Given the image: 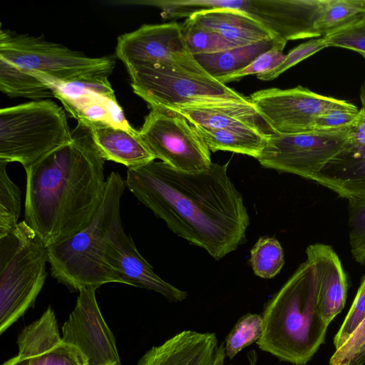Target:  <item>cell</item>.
<instances>
[{
	"mask_svg": "<svg viewBox=\"0 0 365 365\" xmlns=\"http://www.w3.org/2000/svg\"><path fill=\"white\" fill-rule=\"evenodd\" d=\"M125 183L170 230L215 259L247 240L249 215L227 165L188 173L153 160L128 168Z\"/></svg>",
	"mask_w": 365,
	"mask_h": 365,
	"instance_id": "6da1fadb",
	"label": "cell"
},
{
	"mask_svg": "<svg viewBox=\"0 0 365 365\" xmlns=\"http://www.w3.org/2000/svg\"><path fill=\"white\" fill-rule=\"evenodd\" d=\"M70 143L25 168L24 217L46 247L93 220L106 187L104 160L88 125L78 122Z\"/></svg>",
	"mask_w": 365,
	"mask_h": 365,
	"instance_id": "7a4b0ae2",
	"label": "cell"
},
{
	"mask_svg": "<svg viewBox=\"0 0 365 365\" xmlns=\"http://www.w3.org/2000/svg\"><path fill=\"white\" fill-rule=\"evenodd\" d=\"M262 317L263 332L256 342L261 350L294 365L312 359L329 326L319 312L315 274L308 261L267 301Z\"/></svg>",
	"mask_w": 365,
	"mask_h": 365,
	"instance_id": "3957f363",
	"label": "cell"
},
{
	"mask_svg": "<svg viewBox=\"0 0 365 365\" xmlns=\"http://www.w3.org/2000/svg\"><path fill=\"white\" fill-rule=\"evenodd\" d=\"M125 180L117 172L106 178L102 204L88 226L71 237L47 247L52 277L68 288L79 291L107 283H122L104 259L106 245L122 227L120 199Z\"/></svg>",
	"mask_w": 365,
	"mask_h": 365,
	"instance_id": "277c9868",
	"label": "cell"
},
{
	"mask_svg": "<svg viewBox=\"0 0 365 365\" xmlns=\"http://www.w3.org/2000/svg\"><path fill=\"white\" fill-rule=\"evenodd\" d=\"M47 247L36 232L21 221L0 239V334L31 307L46 279Z\"/></svg>",
	"mask_w": 365,
	"mask_h": 365,
	"instance_id": "5b68a950",
	"label": "cell"
},
{
	"mask_svg": "<svg viewBox=\"0 0 365 365\" xmlns=\"http://www.w3.org/2000/svg\"><path fill=\"white\" fill-rule=\"evenodd\" d=\"M65 111L50 99L0 110V161L26 168L70 143Z\"/></svg>",
	"mask_w": 365,
	"mask_h": 365,
	"instance_id": "8992f818",
	"label": "cell"
},
{
	"mask_svg": "<svg viewBox=\"0 0 365 365\" xmlns=\"http://www.w3.org/2000/svg\"><path fill=\"white\" fill-rule=\"evenodd\" d=\"M126 68L133 92L150 108L207 105L222 101H250L249 98L206 73L161 65H140Z\"/></svg>",
	"mask_w": 365,
	"mask_h": 365,
	"instance_id": "52a82bcc",
	"label": "cell"
},
{
	"mask_svg": "<svg viewBox=\"0 0 365 365\" xmlns=\"http://www.w3.org/2000/svg\"><path fill=\"white\" fill-rule=\"evenodd\" d=\"M0 57L19 68L61 81L107 77L114 70L112 56L90 57L41 37L0 31Z\"/></svg>",
	"mask_w": 365,
	"mask_h": 365,
	"instance_id": "ba28073f",
	"label": "cell"
},
{
	"mask_svg": "<svg viewBox=\"0 0 365 365\" xmlns=\"http://www.w3.org/2000/svg\"><path fill=\"white\" fill-rule=\"evenodd\" d=\"M355 128L295 134L273 132L268 134L257 160L264 168L313 181L342 150Z\"/></svg>",
	"mask_w": 365,
	"mask_h": 365,
	"instance_id": "9c48e42d",
	"label": "cell"
},
{
	"mask_svg": "<svg viewBox=\"0 0 365 365\" xmlns=\"http://www.w3.org/2000/svg\"><path fill=\"white\" fill-rule=\"evenodd\" d=\"M139 133L155 159L176 170L198 173L212 164L210 150L195 127L174 110L151 108Z\"/></svg>",
	"mask_w": 365,
	"mask_h": 365,
	"instance_id": "30bf717a",
	"label": "cell"
},
{
	"mask_svg": "<svg viewBox=\"0 0 365 365\" xmlns=\"http://www.w3.org/2000/svg\"><path fill=\"white\" fill-rule=\"evenodd\" d=\"M257 111L274 133L295 134L314 130L315 121L323 113L355 105L318 94L302 86L257 91L250 96Z\"/></svg>",
	"mask_w": 365,
	"mask_h": 365,
	"instance_id": "8fae6325",
	"label": "cell"
},
{
	"mask_svg": "<svg viewBox=\"0 0 365 365\" xmlns=\"http://www.w3.org/2000/svg\"><path fill=\"white\" fill-rule=\"evenodd\" d=\"M115 55L125 67L161 65L206 73L189 52L177 22L143 24L119 36Z\"/></svg>",
	"mask_w": 365,
	"mask_h": 365,
	"instance_id": "7c38bea8",
	"label": "cell"
},
{
	"mask_svg": "<svg viewBox=\"0 0 365 365\" xmlns=\"http://www.w3.org/2000/svg\"><path fill=\"white\" fill-rule=\"evenodd\" d=\"M31 72L48 86L69 115L78 122L89 127L108 125L138 131L125 118L107 77L61 81Z\"/></svg>",
	"mask_w": 365,
	"mask_h": 365,
	"instance_id": "4fadbf2b",
	"label": "cell"
},
{
	"mask_svg": "<svg viewBox=\"0 0 365 365\" xmlns=\"http://www.w3.org/2000/svg\"><path fill=\"white\" fill-rule=\"evenodd\" d=\"M97 289L86 287L78 291L74 309L62 326V340L78 349L87 365H121L114 335L96 300Z\"/></svg>",
	"mask_w": 365,
	"mask_h": 365,
	"instance_id": "5bb4252c",
	"label": "cell"
},
{
	"mask_svg": "<svg viewBox=\"0 0 365 365\" xmlns=\"http://www.w3.org/2000/svg\"><path fill=\"white\" fill-rule=\"evenodd\" d=\"M16 355L1 365H87L81 351L63 341L51 307L18 336Z\"/></svg>",
	"mask_w": 365,
	"mask_h": 365,
	"instance_id": "9a60e30c",
	"label": "cell"
},
{
	"mask_svg": "<svg viewBox=\"0 0 365 365\" xmlns=\"http://www.w3.org/2000/svg\"><path fill=\"white\" fill-rule=\"evenodd\" d=\"M250 365H257V354H247ZM225 342L215 333L184 330L163 344L151 347L137 365H234L225 362Z\"/></svg>",
	"mask_w": 365,
	"mask_h": 365,
	"instance_id": "2e32d148",
	"label": "cell"
},
{
	"mask_svg": "<svg viewBox=\"0 0 365 365\" xmlns=\"http://www.w3.org/2000/svg\"><path fill=\"white\" fill-rule=\"evenodd\" d=\"M104 259L123 284L153 290L169 302H180L187 293L164 281L153 271L150 264L140 255L131 237L123 226L108 242Z\"/></svg>",
	"mask_w": 365,
	"mask_h": 365,
	"instance_id": "e0dca14e",
	"label": "cell"
},
{
	"mask_svg": "<svg viewBox=\"0 0 365 365\" xmlns=\"http://www.w3.org/2000/svg\"><path fill=\"white\" fill-rule=\"evenodd\" d=\"M313 181L341 197L365 199V122L354 128L342 150Z\"/></svg>",
	"mask_w": 365,
	"mask_h": 365,
	"instance_id": "ac0fdd59",
	"label": "cell"
},
{
	"mask_svg": "<svg viewBox=\"0 0 365 365\" xmlns=\"http://www.w3.org/2000/svg\"><path fill=\"white\" fill-rule=\"evenodd\" d=\"M306 257L315 274L319 312L329 326L346 304V275L339 256L330 245H310L306 250Z\"/></svg>",
	"mask_w": 365,
	"mask_h": 365,
	"instance_id": "d6986e66",
	"label": "cell"
},
{
	"mask_svg": "<svg viewBox=\"0 0 365 365\" xmlns=\"http://www.w3.org/2000/svg\"><path fill=\"white\" fill-rule=\"evenodd\" d=\"M168 109L185 117L192 125L211 129L255 128L273 133L250 102L234 101L199 106H175Z\"/></svg>",
	"mask_w": 365,
	"mask_h": 365,
	"instance_id": "ffe728a7",
	"label": "cell"
},
{
	"mask_svg": "<svg viewBox=\"0 0 365 365\" xmlns=\"http://www.w3.org/2000/svg\"><path fill=\"white\" fill-rule=\"evenodd\" d=\"M189 18L238 46L277 37L260 23L239 10L223 9L205 11L196 13Z\"/></svg>",
	"mask_w": 365,
	"mask_h": 365,
	"instance_id": "44dd1931",
	"label": "cell"
},
{
	"mask_svg": "<svg viewBox=\"0 0 365 365\" xmlns=\"http://www.w3.org/2000/svg\"><path fill=\"white\" fill-rule=\"evenodd\" d=\"M90 128L96 147L104 160L113 161L130 168L155 160L141 139L139 130L132 133L108 125Z\"/></svg>",
	"mask_w": 365,
	"mask_h": 365,
	"instance_id": "7402d4cb",
	"label": "cell"
},
{
	"mask_svg": "<svg viewBox=\"0 0 365 365\" xmlns=\"http://www.w3.org/2000/svg\"><path fill=\"white\" fill-rule=\"evenodd\" d=\"M286 43L284 39L274 37L248 46L193 57L208 75L217 79L238 72L263 53Z\"/></svg>",
	"mask_w": 365,
	"mask_h": 365,
	"instance_id": "603a6c76",
	"label": "cell"
},
{
	"mask_svg": "<svg viewBox=\"0 0 365 365\" xmlns=\"http://www.w3.org/2000/svg\"><path fill=\"white\" fill-rule=\"evenodd\" d=\"M210 151H230L259 158L268 134L255 128L232 130L211 129L193 125Z\"/></svg>",
	"mask_w": 365,
	"mask_h": 365,
	"instance_id": "cb8c5ba5",
	"label": "cell"
},
{
	"mask_svg": "<svg viewBox=\"0 0 365 365\" xmlns=\"http://www.w3.org/2000/svg\"><path fill=\"white\" fill-rule=\"evenodd\" d=\"M0 91L10 98L48 100L53 91L31 71L23 70L0 57Z\"/></svg>",
	"mask_w": 365,
	"mask_h": 365,
	"instance_id": "d4e9b609",
	"label": "cell"
},
{
	"mask_svg": "<svg viewBox=\"0 0 365 365\" xmlns=\"http://www.w3.org/2000/svg\"><path fill=\"white\" fill-rule=\"evenodd\" d=\"M180 26L185 45L192 56L215 53L239 47L190 18L186 19Z\"/></svg>",
	"mask_w": 365,
	"mask_h": 365,
	"instance_id": "484cf974",
	"label": "cell"
},
{
	"mask_svg": "<svg viewBox=\"0 0 365 365\" xmlns=\"http://www.w3.org/2000/svg\"><path fill=\"white\" fill-rule=\"evenodd\" d=\"M7 165L0 161V239L15 230L21 213V190L8 175Z\"/></svg>",
	"mask_w": 365,
	"mask_h": 365,
	"instance_id": "4316f807",
	"label": "cell"
},
{
	"mask_svg": "<svg viewBox=\"0 0 365 365\" xmlns=\"http://www.w3.org/2000/svg\"><path fill=\"white\" fill-rule=\"evenodd\" d=\"M250 262L255 275L263 279L273 278L284 264L283 248L277 239L262 237L250 251Z\"/></svg>",
	"mask_w": 365,
	"mask_h": 365,
	"instance_id": "83f0119b",
	"label": "cell"
},
{
	"mask_svg": "<svg viewBox=\"0 0 365 365\" xmlns=\"http://www.w3.org/2000/svg\"><path fill=\"white\" fill-rule=\"evenodd\" d=\"M262 314L247 313L241 317L227 334L225 349L227 358L232 360L240 351L262 336Z\"/></svg>",
	"mask_w": 365,
	"mask_h": 365,
	"instance_id": "f1b7e54d",
	"label": "cell"
},
{
	"mask_svg": "<svg viewBox=\"0 0 365 365\" xmlns=\"http://www.w3.org/2000/svg\"><path fill=\"white\" fill-rule=\"evenodd\" d=\"M349 240L351 256L365 266V199L348 200Z\"/></svg>",
	"mask_w": 365,
	"mask_h": 365,
	"instance_id": "f546056e",
	"label": "cell"
},
{
	"mask_svg": "<svg viewBox=\"0 0 365 365\" xmlns=\"http://www.w3.org/2000/svg\"><path fill=\"white\" fill-rule=\"evenodd\" d=\"M327 47L324 36L312 38L292 49L278 66L257 77L262 81L274 80L289 68Z\"/></svg>",
	"mask_w": 365,
	"mask_h": 365,
	"instance_id": "4dcf8cb0",
	"label": "cell"
},
{
	"mask_svg": "<svg viewBox=\"0 0 365 365\" xmlns=\"http://www.w3.org/2000/svg\"><path fill=\"white\" fill-rule=\"evenodd\" d=\"M327 47L352 50L365 56V23L361 19L324 36Z\"/></svg>",
	"mask_w": 365,
	"mask_h": 365,
	"instance_id": "1f68e13d",
	"label": "cell"
},
{
	"mask_svg": "<svg viewBox=\"0 0 365 365\" xmlns=\"http://www.w3.org/2000/svg\"><path fill=\"white\" fill-rule=\"evenodd\" d=\"M365 364V324H360L348 340L335 350L329 365Z\"/></svg>",
	"mask_w": 365,
	"mask_h": 365,
	"instance_id": "d6a6232c",
	"label": "cell"
},
{
	"mask_svg": "<svg viewBox=\"0 0 365 365\" xmlns=\"http://www.w3.org/2000/svg\"><path fill=\"white\" fill-rule=\"evenodd\" d=\"M365 122V112L357 107L337 108L326 111L319 115L314 130H327L355 128Z\"/></svg>",
	"mask_w": 365,
	"mask_h": 365,
	"instance_id": "836d02e7",
	"label": "cell"
},
{
	"mask_svg": "<svg viewBox=\"0 0 365 365\" xmlns=\"http://www.w3.org/2000/svg\"><path fill=\"white\" fill-rule=\"evenodd\" d=\"M365 318V275L356 295L343 323L334 338L335 350L341 347L351 336Z\"/></svg>",
	"mask_w": 365,
	"mask_h": 365,
	"instance_id": "e575fe53",
	"label": "cell"
},
{
	"mask_svg": "<svg viewBox=\"0 0 365 365\" xmlns=\"http://www.w3.org/2000/svg\"><path fill=\"white\" fill-rule=\"evenodd\" d=\"M286 45L276 46L263 53L250 65L233 74L217 78L220 83L225 84L235 81L250 75H259L278 66L284 59L283 50Z\"/></svg>",
	"mask_w": 365,
	"mask_h": 365,
	"instance_id": "d590c367",
	"label": "cell"
},
{
	"mask_svg": "<svg viewBox=\"0 0 365 365\" xmlns=\"http://www.w3.org/2000/svg\"><path fill=\"white\" fill-rule=\"evenodd\" d=\"M361 20L365 23V11L363 14V15H362V16L361 18Z\"/></svg>",
	"mask_w": 365,
	"mask_h": 365,
	"instance_id": "8d00e7d4",
	"label": "cell"
},
{
	"mask_svg": "<svg viewBox=\"0 0 365 365\" xmlns=\"http://www.w3.org/2000/svg\"><path fill=\"white\" fill-rule=\"evenodd\" d=\"M107 365H113V364H107Z\"/></svg>",
	"mask_w": 365,
	"mask_h": 365,
	"instance_id": "74e56055",
	"label": "cell"
}]
</instances>
